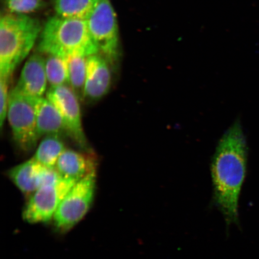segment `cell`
Wrapping results in <instances>:
<instances>
[{"label":"cell","mask_w":259,"mask_h":259,"mask_svg":"<svg viewBox=\"0 0 259 259\" xmlns=\"http://www.w3.org/2000/svg\"><path fill=\"white\" fill-rule=\"evenodd\" d=\"M247 163V142L237 121L220 139L211 164L212 203L222 213L228 228L239 224L238 202Z\"/></svg>","instance_id":"obj_1"},{"label":"cell","mask_w":259,"mask_h":259,"mask_svg":"<svg viewBox=\"0 0 259 259\" xmlns=\"http://www.w3.org/2000/svg\"><path fill=\"white\" fill-rule=\"evenodd\" d=\"M39 38L37 50L47 56L89 57L99 53L85 20L53 16L42 28Z\"/></svg>","instance_id":"obj_2"},{"label":"cell","mask_w":259,"mask_h":259,"mask_svg":"<svg viewBox=\"0 0 259 259\" xmlns=\"http://www.w3.org/2000/svg\"><path fill=\"white\" fill-rule=\"evenodd\" d=\"M42 28L36 19L7 14L0 20V77L10 79L18 65L30 54Z\"/></svg>","instance_id":"obj_3"},{"label":"cell","mask_w":259,"mask_h":259,"mask_svg":"<svg viewBox=\"0 0 259 259\" xmlns=\"http://www.w3.org/2000/svg\"><path fill=\"white\" fill-rule=\"evenodd\" d=\"M35 99L13 89L10 92L7 118L16 145L24 152L36 147L38 139Z\"/></svg>","instance_id":"obj_4"},{"label":"cell","mask_w":259,"mask_h":259,"mask_svg":"<svg viewBox=\"0 0 259 259\" xmlns=\"http://www.w3.org/2000/svg\"><path fill=\"white\" fill-rule=\"evenodd\" d=\"M96 171L77 181L60 204L53 219L60 232L70 231L92 207L96 189Z\"/></svg>","instance_id":"obj_5"},{"label":"cell","mask_w":259,"mask_h":259,"mask_svg":"<svg viewBox=\"0 0 259 259\" xmlns=\"http://www.w3.org/2000/svg\"><path fill=\"white\" fill-rule=\"evenodd\" d=\"M86 21L99 53L109 62L116 60L119 55L118 25L110 0H98Z\"/></svg>","instance_id":"obj_6"},{"label":"cell","mask_w":259,"mask_h":259,"mask_svg":"<svg viewBox=\"0 0 259 259\" xmlns=\"http://www.w3.org/2000/svg\"><path fill=\"white\" fill-rule=\"evenodd\" d=\"M76 183L61 178L38 188L25 204L22 212L25 221L37 224L53 220L61 201Z\"/></svg>","instance_id":"obj_7"},{"label":"cell","mask_w":259,"mask_h":259,"mask_svg":"<svg viewBox=\"0 0 259 259\" xmlns=\"http://www.w3.org/2000/svg\"><path fill=\"white\" fill-rule=\"evenodd\" d=\"M46 96L62 116L69 137L79 147L89 151V144L82 127L80 99L74 90L69 85L50 87Z\"/></svg>","instance_id":"obj_8"},{"label":"cell","mask_w":259,"mask_h":259,"mask_svg":"<svg viewBox=\"0 0 259 259\" xmlns=\"http://www.w3.org/2000/svg\"><path fill=\"white\" fill-rule=\"evenodd\" d=\"M8 176L22 193L29 196L44 184L61 178L55 168L45 167L33 158L12 168Z\"/></svg>","instance_id":"obj_9"},{"label":"cell","mask_w":259,"mask_h":259,"mask_svg":"<svg viewBox=\"0 0 259 259\" xmlns=\"http://www.w3.org/2000/svg\"><path fill=\"white\" fill-rule=\"evenodd\" d=\"M109 63L104 56L99 54L88 57L83 96L84 101L89 103L99 101L109 92L112 74Z\"/></svg>","instance_id":"obj_10"},{"label":"cell","mask_w":259,"mask_h":259,"mask_svg":"<svg viewBox=\"0 0 259 259\" xmlns=\"http://www.w3.org/2000/svg\"><path fill=\"white\" fill-rule=\"evenodd\" d=\"M48 82L45 59L35 54L26 61L14 89L32 98H40L47 92Z\"/></svg>","instance_id":"obj_11"},{"label":"cell","mask_w":259,"mask_h":259,"mask_svg":"<svg viewBox=\"0 0 259 259\" xmlns=\"http://www.w3.org/2000/svg\"><path fill=\"white\" fill-rule=\"evenodd\" d=\"M96 162L92 154L66 149L57 161L55 169L61 178L77 182L90 174L96 172Z\"/></svg>","instance_id":"obj_12"},{"label":"cell","mask_w":259,"mask_h":259,"mask_svg":"<svg viewBox=\"0 0 259 259\" xmlns=\"http://www.w3.org/2000/svg\"><path fill=\"white\" fill-rule=\"evenodd\" d=\"M37 127L40 138L48 135H68L62 116L47 97L35 99Z\"/></svg>","instance_id":"obj_13"},{"label":"cell","mask_w":259,"mask_h":259,"mask_svg":"<svg viewBox=\"0 0 259 259\" xmlns=\"http://www.w3.org/2000/svg\"><path fill=\"white\" fill-rule=\"evenodd\" d=\"M66 149L62 137L46 136L40 142L32 158L45 167L55 168L58 158Z\"/></svg>","instance_id":"obj_14"},{"label":"cell","mask_w":259,"mask_h":259,"mask_svg":"<svg viewBox=\"0 0 259 259\" xmlns=\"http://www.w3.org/2000/svg\"><path fill=\"white\" fill-rule=\"evenodd\" d=\"M98 0H56V14L60 17L86 21Z\"/></svg>","instance_id":"obj_15"},{"label":"cell","mask_w":259,"mask_h":259,"mask_svg":"<svg viewBox=\"0 0 259 259\" xmlns=\"http://www.w3.org/2000/svg\"><path fill=\"white\" fill-rule=\"evenodd\" d=\"M69 67V85L80 100H83L88 57L80 56L67 58Z\"/></svg>","instance_id":"obj_16"},{"label":"cell","mask_w":259,"mask_h":259,"mask_svg":"<svg viewBox=\"0 0 259 259\" xmlns=\"http://www.w3.org/2000/svg\"><path fill=\"white\" fill-rule=\"evenodd\" d=\"M48 82L51 87L69 85V67L67 58L48 56L45 59Z\"/></svg>","instance_id":"obj_17"},{"label":"cell","mask_w":259,"mask_h":259,"mask_svg":"<svg viewBox=\"0 0 259 259\" xmlns=\"http://www.w3.org/2000/svg\"><path fill=\"white\" fill-rule=\"evenodd\" d=\"M12 14L25 15L35 12L43 7L44 0H5Z\"/></svg>","instance_id":"obj_18"},{"label":"cell","mask_w":259,"mask_h":259,"mask_svg":"<svg viewBox=\"0 0 259 259\" xmlns=\"http://www.w3.org/2000/svg\"><path fill=\"white\" fill-rule=\"evenodd\" d=\"M0 127L3 131V125L7 117L10 92H9V80L0 77Z\"/></svg>","instance_id":"obj_19"}]
</instances>
